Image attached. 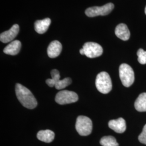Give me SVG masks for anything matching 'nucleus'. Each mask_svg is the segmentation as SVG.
I'll return each instance as SVG.
<instances>
[{
	"instance_id": "1",
	"label": "nucleus",
	"mask_w": 146,
	"mask_h": 146,
	"mask_svg": "<svg viewBox=\"0 0 146 146\" xmlns=\"http://www.w3.org/2000/svg\"><path fill=\"white\" fill-rule=\"evenodd\" d=\"M15 93L17 99L23 107L33 110L37 106L36 99L31 90L23 85L16 84Z\"/></svg>"
},
{
	"instance_id": "11",
	"label": "nucleus",
	"mask_w": 146,
	"mask_h": 146,
	"mask_svg": "<svg viewBox=\"0 0 146 146\" xmlns=\"http://www.w3.org/2000/svg\"><path fill=\"white\" fill-rule=\"evenodd\" d=\"M115 35L121 40L127 41L130 37V31L127 25L124 23H121L117 25L115 30Z\"/></svg>"
},
{
	"instance_id": "5",
	"label": "nucleus",
	"mask_w": 146,
	"mask_h": 146,
	"mask_svg": "<svg viewBox=\"0 0 146 146\" xmlns=\"http://www.w3.org/2000/svg\"><path fill=\"white\" fill-rule=\"evenodd\" d=\"M78 100V95L76 93L66 90L59 92L55 96V101L61 105L74 103Z\"/></svg>"
},
{
	"instance_id": "4",
	"label": "nucleus",
	"mask_w": 146,
	"mask_h": 146,
	"mask_svg": "<svg viewBox=\"0 0 146 146\" xmlns=\"http://www.w3.org/2000/svg\"><path fill=\"white\" fill-rule=\"evenodd\" d=\"M75 128L80 135H89L93 129L92 121L87 116H78L76 119Z\"/></svg>"
},
{
	"instance_id": "17",
	"label": "nucleus",
	"mask_w": 146,
	"mask_h": 146,
	"mask_svg": "<svg viewBox=\"0 0 146 146\" xmlns=\"http://www.w3.org/2000/svg\"><path fill=\"white\" fill-rule=\"evenodd\" d=\"M102 146H119L114 137L112 136H106L103 137L100 142Z\"/></svg>"
},
{
	"instance_id": "6",
	"label": "nucleus",
	"mask_w": 146,
	"mask_h": 146,
	"mask_svg": "<svg viewBox=\"0 0 146 146\" xmlns=\"http://www.w3.org/2000/svg\"><path fill=\"white\" fill-rule=\"evenodd\" d=\"M114 8V4L112 3H108L101 7H93L88 8L85 11V14L90 17L99 15H107L113 11Z\"/></svg>"
},
{
	"instance_id": "10",
	"label": "nucleus",
	"mask_w": 146,
	"mask_h": 146,
	"mask_svg": "<svg viewBox=\"0 0 146 146\" xmlns=\"http://www.w3.org/2000/svg\"><path fill=\"white\" fill-rule=\"evenodd\" d=\"M62 46L60 42L56 40L51 42L47 48V54L49 58H55L61 54Z\"/></svg>"
},
{
	"instance_id": "15",
	"label": "nucleus",
	"mask_w": 146,
	"mask_h": 146,
	"mask_svg": "<svg viewBox=\"0 0 146 146\" xmlns=\"http://www.w3.org/2000/svg\"><path fill=\"white\" fill-rule=\"evenodd\" d=\"M134 106L138 111H146V93L140 94L136 100Z\"/></svg>"
},
{
	"instance_id": "2",
	"label": "nucleus",
	"mask_w": 146,
	"mask_h": 146,
	"mask_svg": "<svg viewBox=\"0 0 146 146\" xmlns=\"http://www.w3.org/2000/svg\"><path fill=\"white\" fill-rule=\"evenodd\" d=\"M95 85L100 93L102 94L110 93L112 89V83L110 75L106 72H102L98 74Z\"/></svg>"
},
{
	"instance_id": "12",
	"label": "nucleus",
	"mask_w": 146,
	"mask_h": 146,
	"mask_svg": "<svg viewBox=\"0 0 146 146\" xmlns=\"http://www.w3.org/2000/svg\"><path fill=\"white\" fill-rule=\"evenodd\" d=\"M21 43L19 40H15L8 44L3 49V52L10 55H16L20 52Z\"/></svg>"
},
{
	"instance_id": "16",
	"label": "nucleus",
	"mask_w": 146,
	"mask_h": 146,
	"mask_svg": "<svg viewBox=\"0 0 146 146\" xmlns=\"http://www.w3.org/2000/svg\"><path fill=\"white\" fill-rule=\"evenodd\" d=\"M52 78H48L46 81V84L50 87H55L56 83L59 80H60V75L58 70L57 69H52L51 71Z\"/></svg>"
},
{
	"instance_id": "8",
	"label": "nucleus",
	"mask_w": 146,
	"mask_h": 146,
	"mask_svg": "<svg viewBox=\"0 0 146 146\" xmlns=\"http://www.w3.org/2000/svg\"><path fill=\"white\" fill-rule=\"evenodd\" d=\"M20 27L17 24L13 25L9 30L1 34L0 40L4 43L12 42L19 33Z\"/></svg>"
},
{
	"instance_id": "21",
	"label": "nucleus",
	"mask_w": 146,
	"mask_h": 146,
	"mask_svg": "<svg viewBox=\"0 0 146 146\" xmlns=\"http://www.w3.org/2000/svg\"><path fill=\"white\" fill-rule=\"evenodd\" d=\"M80 53L81 54V55H84V49L82 48L80 50Z\"/></svg>"
},
{
	"instance_id": "9",
	"label": "nucleus",
	"mask_w": 146,
	"mask_h": 146,
	"mask_svg": "<svg viewBox=\"0 0 146 146\" xmlns=\"http://www.w3.org/2000/svg\"><path fill=\"white\" fill-rule=\"evenodd\" d=\"M110 129L117 133H123L126 130V123L123 118L120 117L116 120H110L108 123Z\"/></svg>"
},
{
	"instance_id": "18",
	"label": "nucleus",
	"mask_w": 146,
	"mask_h": 146,
	"mask_svg": "<svg viewBox=\"0 0 146 146\" xmlns=\"http://www.w3.org/2000/svg\"><path fill=\"white\" fill-rule=\"evenodd\" d=\"M72 80L70 78H66L63 80H59L55 85V87L56 89L60 90L65 88L72 84Z\"/></svg>"
},
{
	"instance_id": "19",
	"label": "nucleus",
	"mask_w": 146,
	"mask_h": 146,
	"mask_svg": "<svg viewBox=\"0 0 146 146\" xmlns=\"http://www.w3.org/2000/svg\"><path fill=\"white\" fill-rule=\"evenodd\" d=\"M138 56V61L142 64H146V51L142 49H139L137 52Z\"/></svg>"
},
{
	"instance_id": "3",
	"label": "nucleus",
	"mask_w": 146,
	"mask_h": 146,
	"mask_svg": "<svg viewBox=\"0 0 146 146\" xmlns=\"http://www.w3.org/2000/svg\"><path fill=\"white\" fill-rule=\"evenodd\" d=\"M119 75L122 84L125 87L131 86L134 82V72L131 66L123 63L119 67Z\"/></svg>"
},
{
	"instance_id": "20",
	"label": "nucleus",
	"mask_w": 146,
	"mask_h": 146,
	"mask_svg": "<svg viewBox=\"0 0 146 146\" xmlns=\"http://www.w3.org/2000/svg\"><path fill=\"white\" fill-rule=\"evenodd\" d=\"M139 140L142 143L146 145V125L144 126L142 132L139 136Z\"/></svg>"
},
{
	"instance_id": "13",
	"label": "nucleus",
	"mask_w": 146,
	"mask_h": 146,
	"mask_svg": "<svg viewBox=\"0 0 146 146\" xmlns=\"http://www.w3.org/2000/svg\"><path fill=\"white\" fill-rule=\"evenodd\" d=\"M51 23V20L46 18L42 20H37L34 23L35 30L40 34H44L47 31Z\"/></svg>"
},
{
	"instance_id": "22",
	"label": "nucleus",
	"mask_w": 146,
	"mask_h": 146,
	"mask_svg": "<svg viewBox=\"0 0 146 146\" xmlns=\"http://www.w3.org/2000/svg\"><path fill=\"white\" fill-rule=\"evenodd\" d=\"M145 14H146V8H145Z\"/></svg>"
},
{
	"instance_id": "7",
	"label": "nucleus",
	"mask_w": 146,
	"mask_h": 146,
	"mask_svg": "<svg viewBox=\"0 0 146 146\" xmlns=\"http://www.w3.org/2000/svg\"><path fill=\"white\" fill-rule=\"evenodd\" d=\"M82 48L84 51V55L89 58L99 57L103 53L102 47L95 42H86Z\"/></svg>"
},
{
	"instance_id": "14",
	"label": "nucleus",
	"mask_w": 146,
	"mask_h": 146,
	"mask_svg": "<svg viewBox=\"0 0 146 146\" xmlns=\"http://www.w3.org/2000/svg\"><path fill=\"white\" fill-rule=\"evenodd\" d=\"M37 137L40 141L50 143L52 142L55 138V133L50 130H42L39 131L37 134Z\"/></svg>"
}]
</instances>
